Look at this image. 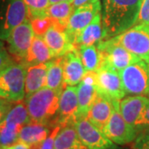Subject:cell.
<instances>
[{
  "label": "cell",
  "mask_w": 149,
  "mask_h": 149,
  "mask_svg": "<svg viewBox=\"0 0 149 149\" xmlns=\"http://www.w3.org/2000/svg\"><path fill=\"white\" fill-rule=\"evenodd\" d=\"M136 128H138L139 132L143 130L149 131V104L143 113Z\"/></svg>",
  "instance_id": "836d02e7"
},
{
  "label": "cell",
  "mask_w": 149,
  "mask_h": 149,
  "mask_svg": "<svg viewBox=\"0 0 149 149\" xmlns=\"http://www.w3.org/2000/svg\"><path fill=\"white\" fill-rule=\"evenodd\" d=\"M43 38L50 48L54 58L63 56L65 54L75 48L65 29L60 27L54 22L44 34Z\"/></svg>",
  "instance_id": "9a60e30c"
},
{
  "label": "cell",
  "mask_w": 149,
  "mask_h": 149,
  "mask_svg": "<svg viewBox=\"0 0 149 149\" xmlns=\"http://www.w3.org/2000/svg\"><path fill=\"white\" fill-rule=\"evenodd\" d=\"M28 9L29 20L47 17V11L50 2L49 0H23Z\"/></svg>",
  "instance_id": "83f0119b"
},
{
  "label": "cell",
  "mask_w": 149,
  "mask_h": 149,
  "mask_svg": "<svg viewBox=\"0 0 149 149\" xmlns=\"http://www.w3.org/2000/svg\"><path fill=\"white\" fill-rule=\"evenodd\" d=\"M0 149H13L12 147H3V148H0Z\"/></svg>",
  "instance_id": "f35d334b"
},
{
  "label": "cell",
  "mask_w": 149,
  "mask_h": 149,
  "mask_svg": "<svg viewBox=\"0 0 149 149\" xmlns=\"http://www.w3.org/2000/svg\"><path fill=\"white\" fill-rule=\"evenodd\" d=\"M62 62L65 85L73 86L79 84L83 79L86 70L77 49L74 48L62 56Z\"/></svg>",
  "instance_id": "e0dca14e"
},
{
  "label": "cell",
  "mask_w": 149,
  "mask_h": 149,
  "mask_svg": "<svg viewBox=\"0 0 149 149\" xmlns=\"http://www.w3.org/2000/svg\"><path fill=\"white\" fill-rule=\"evenodd\" d=\"M74 10L72 2H61L50 4L47 11V14L52 19L54 23L61 28L66 29Z\"/></svg>",
  "instance_id": "484cf974"
},
{
  "label": "cell",
  "mask_w": 149,
  "mask_h": 149,
  "mask_svg": "<svg viewBox=\"0 0 149 149\" xmlns=\"http://www.w3.org/2000/svg\"><path fill=\"white\" fill-rule=\"evenodd\" d=\"M52 59H54L53 55L43 37L35 35L27 56L21 64L25 67H28L30 65L47 62Z\"/></svg>",
  "instance_id": "44dd1931"
},
{
  "label": "cell",
  "mask_w": 149,
  "mask_h": 149,
  "mask_svg": "<svg viewBox=\"0 0 149 149\" xmlns=\"http://www.w3.org/2000/svg\"><path fill=\"white\" fill-rule=\"evenodd\" d=\"M126 95L149 97V62L143 60L119 71Z\"/></svg>",
  "instance_id": "5b68a950"
},
{
  "label": "cell",
  "mask_w": 149,
  "mask_h": 149,
  "mask_svg": "<svg viewBox=\"0 0 149 149\" xmlns=\"http://www.w3.org/2000/svg\"><path fill=\"white\" fill-rule=\"evenodd\" d=\"M12 106H13L12 102L0 98V125L4 120Z\"/></svg>",
  "instance_id": "e575fe53"
},
{
  "label": "cell",
  "mask_w": 149,
  "mask_h": 149,
  "mask_svg": "<svg viewBox=\"0 0 149 149\" xmlns=\"http://www.w3.org/2000/svg\"><path fill=\"white\" fill-rule=\"evenodd\" d=\"M73 0H49L50 4H53L56 3H61V2H72Z\"/></svg>",
  "instance_id": "74e56055"
},
{
  "label": "cell",
  "mask_w": 149,
  "mask_h": 149,
  "mask_svg": "<svg viewBox=\"0 0 149 149\" xmlns=\"http://www.w3.org/2000/svg\"><path fill=\"white\" fill-rule=\"evenodd\" d=\"M30 121L25 102L18 101L13 104L0 125V148L17 143L21 129Z\"/></svg>",
  "instance_id": "3957f363"
},
{
  "label": "cell",
  "mask_w": 149,
  "mask_h": 149,
  "mask_svg": "<svg viewBox=\"0 0 149 149\" xmlns=\"http://www.w3.org/2000/svg\"><path fill=\"white\" fill-rule=\"evenodd\" d=\"M119 102H113L98 92V96L88 112L86 118L100 130H104L115 106Z\"/></svg>",
  "instance_id": "2e32d148"
},
{
  "label": "cell",
  "mask_w": 149,
  "mask_h": 149,
  "mask_svg": "<svg viewBox=\"0 0 149 149\" xmlns=\"http://www.w3.org/2000/svg\"><path fill=\"white\" fill-rule=\"evenodd\" d=\"M35 33L33 32L31 21L27 19L16 27L7 38L8 52L17 61L22 63L27 56L31 47Z\"/></svg>",
  "instance_id": "8fae6325"
},
{
  "label": "cell",
  "mask_w": 149,
  "mask_h": 149,
  "mask_svg": "<svg viewBox=\"0 0 149 149\" xmlns=\"http://www.w3.org/2000/svg\"><path fill=\"white\" fill-rule=\"evenodd\" d=\"M74 127L82 143L88 149H113L116 148L114 143L86 118L76 120Z\"/></svg>",
  "instance_id": "7c38bea8"
},
{
  "label": "cell",
  "mask_w": 149,
  "mask_h": 149,
  "mask_svg": "<svg viewBox=\"0 0 149 149\" xmlns=\"http://www.w3.org/2000/svg\"><path fill=\"white\" fill-rule=\"evenodd\" d=\"M103 40H106V35L102 23V15L100 13L91 23L74 35L72 38V43L76 48L80 46L96 45Z\"/></svg>",
  "instance_id": "d6986e66"
},
{
  "label": "cell",
  "mask_w": 149,
  "mask_h": 149,
  "mask_svg": "<svg viewBox=\"0 0 149 149\" xmlns=\"http://www.w3.org/2000/svg\"><path fill=\"white\" fill-rule=\"evenodd\" d=\"M137 23H149V0H143L142 2Z\"/></svg>",
  "instance_id": "d6a6232c"
},
{
  "label": "cell",
  "mask_w": 149,
  "mask_h": 149,
  "mask_svg": "<svg viewBox=\"0 0 149 149\" xmlns=\"http://www.w3.org/2000/svg\"><path fill=\"white\" fill-rule=\"evenodd\" d=\"M113 38L141 60L149 62V23H137Z\"/></svg>",
  "instance_id": "8992f818"
},
{
  "label": "cell",
  "mask_w": 149,
  "mask_h": 149,
  "mask_svg": "<svg viewBox=\"0 0 149 149\" xmlns=\"http://www.w3.org/2000/svg\"><path fill=\"white\" fill-rule=\"evenodd\" d=\"M103 55V65L120 71L141 59L130 52L111 37L96 44ZM101 65V66H102Z\"/></svg>",
  "instance_id": "ba28073f"
},
{
  "label": "cell",
  "mask_w": 149,
  "mask_h": 149,
  "mask_svg": "<svg viewBox=\"0 0 149 149\" xmlns=\"http://www.w3.org/2000/svg\"><path fill=\"white\" fill-rule=\"evenodd\" d=\"M78 114L77 86L67 85L62 91L59 100V109L56 125L64 127L68 124H74Z\"/></svg>",
  "instance_id": "5bb4252c"
},
{
  "label": "cell",
  "mask_w": 149,
  "mask_h": 149,
  "mask_svg": "<svg viewBox=\"0 0 149 149\" xmlns=\"http://www.w3.org/2000/svg\"><path fill=\"white\" fill-rule=\"evenodd\" d=\"M61 128V125L54 126L47 139L40 143L31 146L30 149H55V140Z\"/></svg>",
  "instance_id": "f546056e"
},
{
  "label": "cell",
  "mask_w": 149,
  "mask_h": 149,
  "mask_svg": "<svg viewBox=\"0 0 149 149\" xmlns=\"http://www.w3.org/2000/svg\"><path fill=\"white\" fill-rule=\"evenodd\" d=\"M31 24H32L33 32L35 35L37 36H42L43 37L44 34L47 32L49 27L52 24V19L50 17H40V18H36L30 20Z\"/></svg>",
  "instance_id": "f1b7e54d"
},
{
  "label": "cell",
  "mask_w": 149,
  "mask_h": 149,
  "mask_svg": "<svg viewBox=\"0 0 149 149\" xmlns=\"http://www.w3.org/2000/svg\"><path fill=\"white\" fill-rule=\"evenodd\" d=\"M28 18L23 0H0V39L7 40L10 32Z\"/></svg>",
  "instance_id": "52a82bcc"
},
{
  "label": "cell",
  "mask_w": 149,
  "mask_h": 149,
  "mask_svg": "<svg viewBox=\"0 0 149 149\" xmlns=\"http://www.w3.org/2000/svg\"><path fill=\"white\" fill-rule=\"evenodd\" d=\"M46 87L59 91H62L66 87L64 84L62 56L49 61Z\"/></svg>",
  "instance_id": "4316f807"
},
{
  "label": "cell",
  "mask_w": 149,
  "mask_h": 149,
  "mask_svg": "<svg viewBox=\"0 0 149 149\" xmlns=\"http://www.w3.org/2000/svg\"><path fill=\"white\" fill-rule=\"evenodd\" d=\"M55 149H88L79 138L74 124L61 128L55 140Z\"/></svg>",
  "instance_id": "cb8c5ba5"
},
{
  "label": "cell",
  "mask_w": 149,
  "mask_h": 149,
  "mask_svg": "<svg viewBox=\"0 0 149 149\" xmlns=\"http://www.w3.org/2000/svg\"><path fill=\"white\" fill-rule=\"evenodd\" d=\"M103 132L113 143L118 145L133 143L139 133L135 126L124 120L119 111V104L114 108L111 117Z\"/></svg>",
  "instance_id": "30bf717a"
},
{
  "label": "cell",
  "mask_w": 149,
  "mask_h": 149,
  "mask_svg": "<svg viewBox=\"0 0 149 149\" xmlns=\"http://www.w3.org/2000/svg\"><path fill=\"white\" fill-rule=\"evenodd\" d=\"M26 67L11 64L0 72V98L11 102L22 101L25 95Z\"/></svg>",
  "instance_id": "277c9868"
},
{
  "label": "cell",
  "mask_w": 149,
  "mask_h": 149,
  "mask_svg": "<svg viewBox=\"0 0 149 149\" xmlns=\"http://www.w3.org/2000/svg\"><path fill=\"white\" fill-rule=\"evenodd\" d=\"M52 129V127L50 125L30 121L21 129L18 142L27 144L29 147L40 143L47 138Z\"/></svg>",
  "instance_id": "7402d4cb"
},
{
  "label": "cell",
  "mask_w": 149,
  "mask_h": 149,
  "mask_svg": "<svg viewBox=\"0 0 149 149\" xmlns=\"http://www.w3.org/2000/svg\"><path fill=\"white\" fill-rule=\"evenodd\" d=\"M96 89L113 102H120L126 95L119 71L105 65L96 71Z\"/></svg>",
  "instance_id": "9c48e42d"
},
{
  "label": "cell",
  "mask_w": 149,
  "mask_h": 149,
  "mask_svg": "<svg viewBox=\"0 0 149 149\" xmlns=\"http://www.w3.org/2000/svg\"><path fill=\"white\" fill-rule=\"evenodd\" d=\"M141 5L142 0H104L101 15L106 40L134 26Z\"/></svg>",
  "instance_id": "6da1fadb"
},
{
  "label": "cell",
  "mask_w": 149,
  "mask_h": 149,
  "mask_svg": "<svg viewBox=\"0 0 149 149\" xmlns=\"http://www.w3.org/2000/svg\"><path fill=\"white\" fill-rule=\"evenodd\" d=\"M78 95V114L77 120L86 118V115L91 107L94 104L98 96V91L95 85L87 84L84 81H80L77 86Z\"/></svg>",
  "instance_id": "603a6c76"
},
{
  "label": "cell",
  "mask_w": 149,
  "mask_h": 149,
  "mask_svg": "<svg viewBox=\"0 0 149 149\" xmlns=\"http://www.w3.org/2000/svg\"><path fill=\"white\" fill-rule=\"evenodd\" d=\"M101 12L100 0H91L87 3L75 8L70 18L65 31L72 42V38L75 34L82 31L94 20Z\"/></svg>",
  "instance_id": "4fadbf2b"
},
{
  "label": "cell",
  "mask_w": 149,
  "mask_h": 149,
  "mask_svg": "<svg viewBox=\"0 0 149 149\" xmlns=\"http://www.w3.org/2000/svg\"><path fill=\"white\" fill-rule=\"evenodd\" d=\"M149 104V98L144 95H131L119 102V111L128 123L137 127L140 118Z\"/></svg>",
  "instance_id": "ac0fdd59"
},
{
  "label": "cell",
  "mask_w": 149,
  "mask_h": 149,
  "mask_svg": "<svg viewBox=\"0 0 149 149\" xmlns=\"http://www.w3.org/2000/svg\"><path fill=\"white\" fill-rule=\"evenodd\" d=\"M49 61L26 67L25 95H30L46 87Z\"/></svg>",
  "instance_id": "ffe728a7"
},
{
  "label": "cell",
  "mask_w": 149,
  "mask_h": 149,
  "mask_svg": "<svg viewBox=\"0 0 149 149\" xmlns=\"http://www.w3.org/2000/svg\"><path fill=\"white\" fill-rule=\"evenodd\" d=\"M13 59L8 54L3 43L0 41V72L13 64Z\"/></svg>",
  "instance_id": "1f68e13d"
},
{
  "label": "cell",
  "mask_w": 149,
  "mask_h": 149,
  "mask_svg": "<svg viewBox=\"0 0 149 149\" xmlns=\"http://www.w3.org/2000/svg\"><path fill=\"white\" fill-rule=\"evenodd\" d=\"M133 149H149V131H139L134 141Z\"/></svg>",
  "instance_id": "4dcf8cb0"
},
{
  "label": "cell",
  "mask_w": 149,
  "mask_h": 149,
  "mask_svg": "<svg viewBox=\"0 0 149 149\" xmlns=\"http://www.w3.org/2000/svg\"><path fill=\"white\" fill-rule=\"evenodd\" d=\"M86 71H97L103 64V55L97 45L76 47Z\"/></svg>",
  "instance_id": "d4e9b609"
},
{
  "label": "cell",
  "mask_w": 149,
  "mask_h": 149,
  "mask_svg": "<svg viewBox=\"0 0 149 149\" xmlns=\"http://www.w3.org/2000/svg\"><path fill=\"white\" fill-rule=\"evenodd\" d=\"M13 149H30V147L27 144L22 143V142H17L15 144L11 146Z\"/></svg>",
  "instance_id": "d590c367"
},
{
  "label": "cell",
  "mask_w": 149,
  "mask_h": 149,
  "mask_svg": "<svg viewBox=\"0 0 149 149\" xmlns=\"http://www.w3.org/2000/svg\"><path fill=\"white\" fill-rule=\"evenodd\" d=\"M143 0H142V2H143Z\"/></svg>",
  "instance_id": "60d3db41"
},
{
  "label": "cell",
  "mask_w": 149,
  "mask_h": 149,
  "mask_svg": "<svg viewBox=\"0 0 149 149\" xmlns=\"http://www.w3.org/2000/svg\"><path fill=\"white\" fill-rule=\"evenodd\" d=\"M95 1H97V0H95Z\"/></svg>",
  "instance_id": "b9f144b4"
},
{
  "label": "cell",
  "mask_w": 149,
  "mask_h": 149,
  "mask_svg": "<svg viewBox=\"0 0 149 149\" xmlns=\"http://www.w3.org/2000/svg\"><path fill=\"white\" fill-rule=\"evenodd\" d=\"M91 0H73L72 1V4H73V7L74 8H79L81 5L85 4V3H87L88 2H90Z\"/></svg>",
  "instance_id": "8d00e7d4"
},
{
  "label": "cell",
  "mask_w": 149,
  "mask_h": 149,
  "mask_svg": "<svg viewBox=\"0 0 149 149\" xmlns=\"http://www.w3.org/2000/svg\"><path fill=\"white\" fill-rule=\"evenodd\" d=\"M113 149H118V148L117 147H116V148H113Z\"/></svg>",
  "instance_id": "ab89813d"
},
{
  "label": "cell",
  "mask_w": 149,
  "mask_h": 149,
  "mask_svg": "<svg viewBox=\"0 0 149 149\" xmlns=\"http://www.w3.org/2000/svg\"><path fill=\"white\" fill-rule=\"evenodd\" d=\"M62 91L48 87L26 96L25 104L32 122L44 123L53 128L59 109V100Z\"/></svg>",
  "instance_id": "7a4b0ae2"
},
{
  "label": "cell",
  "mask_w": 149,
  "mask_h": 149,
  "mask_svg": "<svg viewBox=\"0 0 149 149\" xmlns=\"http://www.w3.org/2000/svg\"><path fill=\"white\" fill-rule=\"evenodd\" d=\"M148 98H149V97H148Z\"/></svg>",
  "instance_id": "7bdbcfd3"
}]
</instances>
